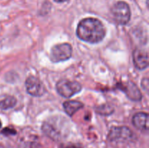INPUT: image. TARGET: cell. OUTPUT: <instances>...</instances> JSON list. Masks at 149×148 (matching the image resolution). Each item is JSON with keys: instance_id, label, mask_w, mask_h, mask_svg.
I'll return each instance as SVG.
<instances>
[{"instance_id": "1", "label": "cell", "mask_w": 149, "mask_h": 148, "mask_svg": "<svg viewBox=\"0 0 149 148\" xmlns=\"http://www.w3.org/2000/svg\"><path fill=\"white\" fill-rule=\"evenodd\" d=\"M77 35L81 41L90 44H97L104 39L106 29L98 19L87 17L79 23Z\"/></svg>"}, {"instance_id": "2", "label": "cell", "mask_w": 149, "mask_h": 148, "mask_svg": "<svg viewBox=\"0 0 149 148\" xmlns=\"http://www.w3.org/2000/svg\"><path fill=\"white\" fill-rule=\"evenodd\" d=\"M111 14L118 24H127L131 17V11L129 4L125 1H118L112 7Z\"/></svg>"}, {"instance_id": "3", "label": "cell", "mask_w": 149, "mask_h": 148, "mask_svg": "<svg viewBox=\"0 0 149 148\" xmlns=\"http://www.w3.org/2000/svg\"><path fill=\"white\" fill-rule=\"evenodd\" d=\"M56 89L60 95L65 98H70L81 91V86L77 81L63 79L57 83Z\"/></svg>"}, {"instance_id": "4", "label": "cell", "mask_w": 149, "mask_h": 148, "mask_svg": "<svg viewBox=\"0 0 149 148\" xmlns=\"http://www.w3.org/2000/svg\"><path fill=\"white\" fill-rule=\"evenodd\" d=\"M72 46L68 43H63L54 46L50 51V59L52 62L68 60L72 55Z\"/></svg>"}, {"instance_id": "5", "label": "cell", "mask_w": 149, "mask_h": 148, "mask_svg": "<svg viewBox=\"0 0 149 148\" xmlns=\"http://www.w3.org/2000/svg\"><path fill=\"white\" fill-rule=\"evenodd\" d=\"M133 137V133L127 127H113L111 129L108 139L111 142H126L131 140Z\"/></svg>"}, {"instance_id": "6", "label": "cell", "mask_w": 149, "mask_h": 148, "mask_svg": "<svg viewBox=\"0 0 149 148\" xmlns=\"http://www.w3.org/2000/svg\"><path fill=\"white\" fill-rule=\"evenodd\" d=\"M26 91L33 97H41L45 92V86L42 81L36 77L30 75L26 81Z\"/></svg>"}, {"instance_id": "7", "label": "cell", "mask_w": 149, "mask_h": 148, "mask_svg": "<svg viewBox=\"0 0 149 148\" xmlns=\"http://www.w3.org/2000/svg\"><path fill=\"white\" fill-rule=\"evenodd\" d=\"M120 89L126 94L130 100L133 101H139L142 98V94L137 86L131 81L121 84Z\"/></svg>"}, {"instance_id": "8", "label": "cell", "mask_w": 149, "mask_h": 148, "mask_svg": "<svg viewBox=\"0 0 149 148\" xmlns=\"http://www.w3.org/2000/svg\"><path fill=\"white\" fill-rule=\"evenodd\" d=\"M134 65L138 70H144L148 66V52L141 49H136L133 52Z\"/></svg>"}, {"instance_id": "9", "label": "cell", "mask_w": 149, "mask_h": 148, "mask_svg": "<svg viewBox=\"0 0 149 148\" xmlns=\"http://www.w3.org/2000/svg\"><path fill=\"white\" fill-rule=\"evenodd\" d=\"M132 123L137 129L143 131L148 130V115L146 113H136L132 118Z\"/></svg>"}, {"instance_id": "10", "label": "cell", "mask_w": 149, "mask_h": 148, "mask_svg": "<svg viewBox=\"0 0 149 148\" xmlns=\"http://www.w3.org/2000/svg\"><path fill=\"white\" fill-rule=\"evenodd\" d=\"M83 107H84L83 103L76 100H69L63 103L64 110L69 116H72Z\"/></svg>"}, {"instance_id": "11", "label": "cell", "mask_w": 149, "mask_h": 148, "mask_svg": "<svg viewBox=\"0 0 149 148\" xmlns=\"http://www.w3.org/2000/svg\"><path fill=\"white\" fill-rule=\"evenodd\" d=\"M16 102L17 100L14 97L10 96V97H6L5 99L0 101V108L2 110H8V109L13 108L16 104Z\"/></svg>"}, {"instance_id": "12", "label": "cell", "mask_w": 149, "mask_h": 148, "mask_svg": "<svg viewBox=\"0 0 149 148\" xmlns=\"http://www.w3.org/2000/svg\"><path fill=\"white\" fill-rule=\"evenodd\" d=\"M2 133L4 134H15V133H16V131L13 129H10V128H6L2 131Z\"/></svg>"}, {"instance_id": "13", "label": "cell", "mask_w": 149, "mask_h": 148, "mask_svg": "<svg viewBox=\"0 0 149 148\" xmlns=\"http://www.w3.org/2000/svg\"><path fill=\"white\" fill-rule=\"evenodd\" d=\"M142 86L144 89H145L146 91H148V78H146V84H144L143 82H142Z\"/></svg>"}, {"instance_id": "14", "label": "cell", "mask_w": 149, "mask_h": 148, "mask_svg": "<svg viewBox=\"0 0 149 148\" xmlns=\"http://www.w3.org/2000/svg\"><path fill=\"white\" fill-rule=\"evenodd\" d=\"M55 1H56V2L58 3H62V2H65V1H68V0H54Z\"/></svg>"}, {"instance_id": "15", "label": "cell", "mask_w": 149, "mask_h": 148, "mask_svg": "<svg viewBox=\"0 0 149 148\" xmlns=\"http://www.w3.org/2000/svg\"><path fill=\"white\" fill-rule=\"evenodd\" d=\"M67 148H76V147H67Z\"/></svg>"}, {"instance_id": "16", "label": "cell", "mask_w": 149, "mask_h": 148, "mask_svg": "<svg viewBox=\"0 0 149 148\" xmlns=\"http://www.w3.org/2000/svg\"><path fill=\"white\" fill-rule=\"evenodd\" d=\"M1 122L0 121V128H1Z\"/></svg>"}]
</instances>
